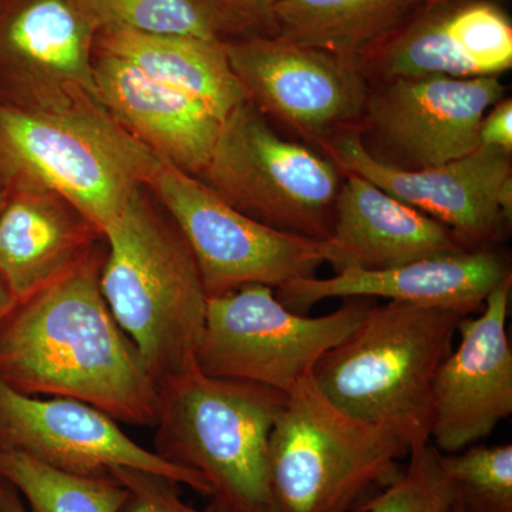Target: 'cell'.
I'll list each match as a JSON object with an SVG mask.
<instances>
[{
  "mask_svg": "<svg viewBox=\"0 0 512 512\" xmlns=\"http://www.w3.org/2000/svg\"><path fill=\"white\" fill-rule=\"evenodd\" d=\"M407 456L394 431L342 412L306 380L286 396L269 440L274 512H355Z\"/></svg>",
  "mask_w": 512,
  "mask_h": 512,
  "instance_id": "obj_6",
  "label": "cell"
},
{
  "mask_svg": "<svg viewBox=\"0 0 512 512\" xmlns=\"http://www.w3.org/2000/svg\"><path fill=\"white\" fill-rule=\"evenodd\" d=\"M158 393V456L200 473L232 512H274L269 440L288 394L200 369Z\"/></svg>",
  "mask_w": 512,
  "mask_h": 512,
  "instance_id": "obj_5",
  "label": "cell"
},
{
  "mask_svg": "<svg viewBox=\"0 0 512 512\" xmlns=\"http://www.w3.org/2000/svg\"><path fill=\"white\" fill-rule=\"evenodd\" d=\"M9 194L2 187H0V212L5 207L6 201H8Z\"/></svg>",
  "mask_w": 512,
  "mask_h": 512,
  "instance_id": "obj_32",
  "label": "cell"
},
{
  "mask_svg": "<svg viewBox=\"0 0 512 512\" xmlns=\"http://www.w3.org/2000/svg\"><path fill=\"white\" fill-rule=\"evenodd\" d=\"M511 279L458 325L460 343L433 384L430 443L456 454L487 439L512 413V350L507 332Z\"/></svg>",
  "mask_w": 512,
  "mask_h": 512,
  "instance_id": "obj_15",
  "label": "cell"
},
{
  "mask_svg": "<svg viewBox=\"0 0 512 512\" xmlns=\"http://www.w3.org/2000/svg\"><path fill=\"white\" fill-rule=\"evenodd\" d=\"M103 241V232L55 192L13 191L0 212V271L22 303L69 274Z\"/></svg>",
  "mask_w": 512,
  "mask_h": 512,
  "instance_id": "obj_19",
  "label": "cell"
},
{
  "mask_svg": "<svg viewBox=\"0 0 512 512\" xmlns=\"http://www.w3.org/2000/svg\"><path fill=\"white\" fill-rule=\"evenodd\" d=\"M0 478L28 500L32 512H120L127 497L114 477L64 473L13 450H0Z\"/></svg>",
  "mask_w": 512,
  "mask_h": 512,
  "instance_id": "obj_23",
  "label": "cell"
},
{
  "mask_svg": "<svg viewBox=\"0 0 512 512\" xmlns=\"http://www.w3.org/2000/svg\"><path fill=\"white\" fill-rule=\"evenodd\" d=\"M100 288L157 389L198 369L207 292L175 222L146 185L104 229Z\"/></svg>",
  "mask_w": 512,
  "mask_h": 512,
  "instance_id": "obj_2",
  "label": "cell"
},
{
  "mask_svg": "<svg viewBox=\"0 0 512 512\" xmlns=\"http://www.w3.org/2000/svg\"><path fill=\"white\" fill-rule=\"evenodd\" d=\"M224 45L249 103L312 146L359 127L370 83L357 63L271 33Z\"/></svg>",
  "mask_w": 512,
  "mask_h": 512,
  "instance_id": "obj_10",
  "label": "cell"
},
{
  "mask_svg": "<svg viewBox=\"0 0 512 512\" xmlns=\"http://www.w3.org/2000/svg\"><path fill=\"white\" fill-rule=\"evenodd\" d=\"M320 151L340 173L359 175L440 222L467 251L494 248L511 224V154L498 148L480 146L450 163L404 170L373 157L353 128Z\"/></svg>",
  "mask_w": 512,
  "mask_h": 512,
  "instance_id": "obj_12",
  "label": "cell"
},
{
  "mask_svg": "<svg viewBox=\"0 0 512 512\" xmlns=\"http://www.w3.org/2000/svg\"><path fill=\"white\" fill-rule=\"evenodd\" d=\"M480 146L512 153V101L504 99L484 114L478 130Z\"/></svg>",
  "mask_w": 512,
  "mask_h": 512,
  "instance_id": "obj_28",
  "label": "cell"
},
{
  "mask_svg": "<svg viewBox=\"0 0 512 512\" xmlns=\"http://www.w3.org/2000/svg\"><path fill=\"white\" fill-rule=\"evenodd\" d=\"M504 97L498 76L372 82L357 131L366 150L383 163L404 170L436 167L480 147L481 120Z\"/></svg>",
  "mask_w": 512,
  "mask_h": 512,
  "instance_id": "obj_11",
  "label": "cell"
},
{
  "mask_svg": "<svg viewBox=\"0 0 512 512\" xmlns=\"http://www.w3.org/2000/svg\"><path fill=\"white\" fill-rule=\"evenodd\" d=\"M454 28L477 76H500L512 66V23L494 0H453Z\"/></svg>",
  "mask_w": 512,
  "mask_h": 512,
  "instance_id": "obj_26",
  "label": "cell"
},
{
  "mask_svg": "<svg viewBox=\"0 0 512 512\" xmlns=\"http://www.w3.org/2000/svg\"><path fill=\"white\" fill-rule=\"evenodd\" d=\"M144 185L187 241L208 298L247 285L279 289L335 262L329 239L268 227L163 158L158 157Z\"/></svg>",
  "mask_w": 512,
  "mask_h": 512,
  "instance_id": "obj_9",
  "label": "cell"
},
{
  "mask_svg": "<svg viewBox=\"0 0 512 512\" xmlns=\"http://www.w3.org/2000/svg\"><path fill=\"white\" fill-rule=\"evenodd\" d=\"M0 487H2V478H0Z\"/></svg>",
  "mask_w": 512,
  "mask_h": 512,
  "instance_id": "obj_34",
  "label": "cell"
},
{
  "mask_svg": "<svg viewBox=\"0 0 512 512\" xmlns=\"http://www.w3.org/2000/svg\"><path fill=\"white\" fill-rule=\"evenodd\" d=\"M466 316L451 306L373 303L322 357L313 382L342 412L394 431L409 453L419 450L430 443L434 377Z\"/></svg>",
  "mask_w": 512,
  "mask_h": 512,
  "instance_id": "obj_3",
  "label": "cell"
},
{
  "mask_svg": "<svg viewBox=\"0 0 512 512\" xmlns=\"http://www.w3.org/2000/svg\"><path fill=\"white\" fill-rule=\"evenodd\" d=\"M443 464L456 488L463 512H512V446L474 444L456 454H443Z\"/></svg>",
  "mask_w": 512,
  "mask_h": 512,
  "instance_id": "obj_24",
  "label": "cell"
},
{
  "mask_svg": "<svg viewBox=\"0 0 512 512\" xmlns=\"http://www.w3.org/2000/svg\"><path fill=\"white\" fill-rule=\"evenodd\" d=\"M512 278L495 248L434 256L379 271L346 268L330 278L296 279L276 293L286 308L306 313L333 298H383L412 305L451 306L474 315L494 289Z\"/></svg>",
  "mask_w": 512,
  "mask_h": 512,
  "instance_id": "obj_16",
  "label": "cell"
},
{
  "mask_svg": "<svg viewBox=\"0 0 512 512\" xmlns=\"http://www.w3.org/2000/svg\"><path fill=\"white\" fill-rule=\"evenodd\" d=\"M222 5L244 16L259 32H274V9L279 0H220Z\"/></svg>",
  "mask_w": 512,
  "mask_h": 512,
  "instance_id": "obj_29",
  "label": "cell"
},
{
  "mask_svg": "<svg viewBox=\"0 0 512 512\" xmlns=\"http://www.w3.org/2000/svg\"><path fill=\"white\" fill-rule=\"evenodd\" d=\"M18 305L15 295L10 291L8 282H6L5 276L0 271V325L5 322L13 309Z\"/></svg>",
  "mask_w": 512,
  "mask_h": 512,
  "instance_id": "obj_31",
  "label": "cell"
},
{
  "mask_svg": "<svg viewBox=\"0 0 512 512\" xmlns=\"http://www.w3.org/2000/svg\"><path fill=\"white\" fill-rule=\"evenodd\" d=\"M106 242L69 274L18 303L0 325V380L16 392L90 404L156 426L160 393L100 288Z\"/></svg>",
  "mask_w": 512,
  "mask_h": 512,
  "instance_id": "obj_1",
  "label": "cell"
},
{
  "mask_svg": "<svg viewBox=\"0 0 512 512\" xmlns=\"http://www.w3.org/2000/svg\"><path fill=\"white\" fill-rule=\"evenodd\" d=\"M94 49L120 57L151 79L190 94L220 120L248 101L221 40L103 28Z\"/></svg>",
  "mask_w": 512,
  "mask_h": 512,
  "instance_id": "obj_20",
  "label": "cell"
},
{
  "mask_svg": "<svg viewBox=\"0 0 512 512\" xmlns=\"http://www.w3.org/2000/svg\"><path fill=\"white\" fill-rule=\"evenodd\" d=\"M342 177L328 157L279 136L247 101L222 120L198 178L242 214L323 241L332 232Z\"/></svg>",
  "mask_w": 512,
  "mask_h": 512,
  "instance_id": "obj_7",
  "label": "cell"
},
{
  "mask_svg": "<svg viewBox=\"0 0 512 512\" xmlns=\"http://www.w3.org/2000/svg\"><path fill=\"white\" fill-rule=\"evenodd\" d=\"M110 476L127 491L120 512H232L214 498H210V504L205 508L191 507L181 498L178 483L147 471L114 468Z\"/></svg>",
  "mask_w": 512,
  "mask_h": 512,
  "instance_id": "obj_27",
  "label": "cell"
},
{
  "mask_svg": "<svg viewBox=\"0 0 512 512\" xmlns=\"http://www.w3.org/2000/svg\"><path fill=\"white\" fill-rule=\"evenodd\" d=\"M430 0H279L274 32L359 63Z\"/></svg>",
  "mask_w": 512,
  "mask_h": 512,
  "instance_id": "obj_21",
  "label": "cell"
},
{
  "mask_svg": "<svg viewBox=\"0 0 512 512\" xmlns=\"http://www.w3.org/2000/svg\"><path fill=\"white\" fill-rule=\"evenodd\" d=\"M0 450L28 454L76 476H110L114 468H134L212 497L211 485L200 473L141 447L117 426L116 420L96 407L64 397L35 399L16 392L2 380Z\"/></svg>",
  "mask_w": 512,
  "mask_h": 512,
  "instance_id": "obj_14",
  "label": "cell"
},
{
  "mask_svg": "<svg viewBox=\"0 0 512 512\" xmlns=\"http://www.w3.org/2000/svg\"><path fill=\"white\" fill-rule=\"evenodd\" d=\"M447 512H463V510H461V508L458 507L456 503H454L453 505H451L450 510H448Z\"/></svg>",
  "mask_w": 512,
  "mask_h": 512,
  "instance_id": "obj_33",
  "label": "cell"
},
{
  "mask_svg": "<svg viewBox=\"0 0 512 512\" xmlns=\"http://www.w3.org/2000/svg\"><path fill=\"white\" fill-rule=\"evenodd\" d=\"M0 512H28L20 500L18 491L3 478L0 487Z\"/></svg>",
  "mask_w": 512,
  "mask_h": 512,
  "instance_id": "obj_30",
  "label": "cell"
},
{
  "mask_svg": "<svg viewBox=\"0 0 512 512\" xmlns=\"http://www.w3.org/2000/svg\"><path fill=\"white\" fill-rule=\"evenodd\" d=\"M329 242L335 272L379 269L466 252L450 229L355 174H343Z\"/></svg>",
  "mask_w": 512,
  "mask_h": 512,
  "instance_id": "obj_18",
  "label": "cell"
},
{
  "mask_svg": "<svg viewBox=\"0 0 512 512\" xmlns=\"http://www.w3.org/2000/svg\"><path fill=\"white\" fill-rule=\"evenodd\" d=\"M402 474L382 493L363 501L355 512H447L456 501V488L433 444L410 451Z\"/></svg>",
  "mask_w": 512,
  "mask_h": 512,
  "instance_id": "obj_25",
  "label": "cell"
},
{
  "mask_svg": "<svg viewBox=\"0 0 512 512\" xmlns=\"http://www.w3.org/2000/svg\"><path fill=\"white\" fill-rule=\"evenodd\" d=\"M372 305L369 298H348L338 311L309 318L286 308L265 285L212 296L197 349L198 369L289 394L312 379L322 357L359 328Z\"/></svg>",
  "mask_w": 512,
  "mask_h": 512,
  "instance_id": "obj_8",
  "label": "cell"
},
{
  "mask_svg": "<svg viewBox=\"0 0 512 512\" xmlns=\"http://www.w3.org/2000/svg\"><path fill=\"white\" fill-rule=\"evenodd\" d=\"M93 76L100 103L120 127L156 156L200 177L222 123L204 103L96 49Z\"/></svg>",
  "mask_w": 512,
  "mask_h": 512,
  "instance_id": "obj_17",
  "label": "cell"
},
{
  "mask_svg": "<svg viewBox=\"0 0 512 512\" xmlns=\"http://www.w3.org/2000/svg\"><path fill=\"white\" fill-rule=\"evenodd\" d=\"M99 30L84 0H0V103L53 109L99 100Z\"/></svg>",
  "mask_w": 512,
  "mask_h": 512,
  "instance_id": "obj_13",
  "label": "cell"
},
{
  "mask_svg": "<svg viewBox=\"0 0 512 512\" xmlns=\"http://www.w3.org/2000/svg\"><path fill=\"white\" fill-rule=\"evenodd\" d=\"M99 29L225 40L259 32L220 0H84Z\"/></svg>",
  "mask_w": 512,
  "mask_h": 512,
  "instance_id": "obj_22",
  "label": "cell"
},
{
  "mask_svg": "<svg viewBox=\"0 0 512 512\" xmlns=\"http://www.w3.org/2000/svg\"><path fill=\"white\" fill-rule=\"evenodd\" d=\"M158 156L130 136L100 100L20 109L0 103V187L55 192L104 234Z\"/></svg>",
  "mask_w": 512,
  "mask_h": 512,
  "instance_id": "obj_4",
  "label": "cell"
}]
</instances>
